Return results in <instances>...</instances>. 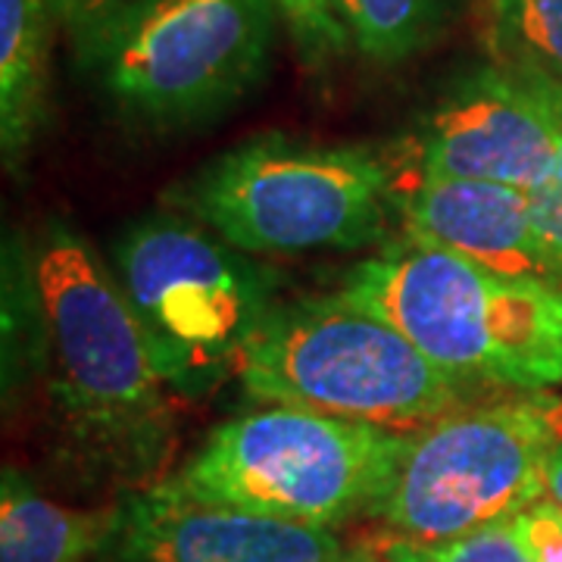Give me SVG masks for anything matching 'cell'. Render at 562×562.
<instances>
[{"label": "cell", "instance_id": "6da1fadb", "mask_svg": "<svg viewBox=\"0 0 562 562\" xmlns=\"http://www.w3.org/2000/svg\"><path fill=\"white\" fill-rule=\"evenodd\" d=\"M63 460L88 482L150 487L176 447V403L113 269L69 222L29 250Z\"/></svg>", "mask_w": 562, "mask_h": 562}, {"label": "cell", "instance_id": "7a4b0ae2", "mask_svg": "<svg viewBox=\"0 0 562 562\" xmlns=\"http://www.w3.org/2000/svg\"><path fill=\"white\" fill-rule=\"evenodd\" d=\"M279 25L276 0H128L69 38L79 72L125 125L176 135L260 88Z\"/></svg>", "mask_w": 562, "mask_h": 562}, {"label": "cell", "instance_id": "3957f363", "mask_svg": "<svg viewBox=\"0 0 562 562\" xmlns=\"http://www.w3.org/2000/svg\"><path fill=\"white\" fill-rule=\"evenodd\" d=\"M169 206L250 257H301L387 241L401 184L372 147L257 135L172 188Z\"/></svg>", "mask_w": 562, "mask_h": 562}, {"label": "cell", "instance_id": "277c9868", "mask_svg": "<svg viewBox=\"0 0 562 562\" xmlns=\"http://www.w3.org/2000/svg\"><path fill=\"white\" fill-rule=\"evenodd\" d=\"M338 294L397 325L465 384L538 394L562 384V297L401 235L357 262Z\"/></svg>", "mask_w": 562, "mask_h": 562}, {"label": "cell", "instance_id": "5b68a950", "mask_svg": "<svg viewBox=\"0 0 562 562\" xmlns=\"http://www.w3.org/2000/svg\"><path fill=\"white\" fill-rule=\"evenodd\" d=\"M110 269L157 375L188 401L241 375L250 344L281 303L272 269L179 210L132 222L113 244Z\"/></svg>", "mask_w": 562, "mask_h": 562}, {"label": "cell", "instance_id": "8992f818", "mask_svg": "<svg viewBox=\"0 0 562 562\" xmlns=\"http://www.w3.org/2000/svg\"><path fill=\"white\" fill-rule=\"evenodd\" d=\"M241 384L260 403L387 431H419L472 391L397 325L341 294L279 303L244 357Z\"/></svg>", "mask_w": 562, "mask_h": 562}, {"label": "cell", "instance_id": "52a82bcc", "mask_svg": "<svg viewBox=\"0 0 562 562\" xmlns=\"http://www.w3.org/2000/svg\"><path fill=\"white\" fill-rule=\"evenodd\" d=\"M409 435L266 403L220 425L172 479L244 513L331 528L375 513Z\"/></svg>", "mask_w": 562, "mask_h": 562}, {"label": "cell", "instance_id": "ba28073f", "mask_svg": "<svg viewBox=\"0 0 562 562\" xmlns=\"http://www.w3.org/2000/svg\"><path fill=\"white\" fill-rule=\"evenodd\" d=\"M562 406L543 397L460 406L409 435L375 506L387 531L443 543L509 525L547 494Z\"/></svg>", "mask_w": 562, "mask_h": 562}, {"label": "cell", "instance_id": "9c48e42d", "mask_svg": "<svg viewBox=\"0 0 562 562\" xmlns=\"http://www.w3.org/2000/svg\"><path fill=\"white\" fill-rule=\"evenodd\" d=\"M391 160L413 166L416 179L494 181L535 191L557 166V135L522 76L497 60L450 81Z\"/></svg>", "mask_w": 562, "mask_h": 562}, {"label": "cell", "instance_id": "30bf717a", "mask_svg": "<svg viewBox=\"0 0 562 562\" xmlns=\"http://www.w3.org/2000/svg\"><path fill=\"white\" fill-rule=\"evenodd\" d=\"M341 553L331 528L206 501L169 475L122 497L98 562H338Z\"/></svg>", "mask_w": 562, "mask_h": 562}, {"label": "cell", "instance_id": "8fae6325", "mask_svg": "<svg viewBox=\"0 0 562 562\" xmlns=\"http://www.w3.org/2000/svg\"><path fill=\"white\" fill-rule=\"evenodd\" d=\"M403 235L491 276L562 297V257L543 241L528 191L462 179H413L401 191Z\"/></svg>", "mask_w": 562, "mask_h": 562}, {"label": "cell", "instance_id": "7c38bea8", "mask_svg": "<svg viewBox=\"0 0 562 562\" xmlns=\"http://www.w3.org/2000/svg\"><path fill=\"white\" fill-rule=\"evenodd\" d=\"M57 20L44 0H0V154L20 176L47 122Z\"/></svg>", "mask_w": 562, "mask_h": 562}, {"label": "cell", "instance_id": "4fadbf2b", "mask_svg": "<svg viewBox=\"0 0 562 562\" xmlns=\"http://www.w3.org/2000/svg\"><path fill=\"white\" fill-rule=\"evenodd\" d=\"M120 503L69 509L47 501L16 469L0 479V562H85L98 557Z\"/></svg>", "mask_w": 562, "mask_h": 562}, {"label": "cell", "instance_id": "5bb4252c", "mask_svg": "<svg viewBox=\"0 0 562 562\" xmlns=\"http://www.w3.org/2000/svg\"><path fill=\"white\" fill-rule=\"evenodd\" d=\"M353 50L379 66L409 60L438 35L447 0H338Z\"/></svg>", "mask_w": 562, "mask_h": 562}, {"label": "cell", "instance_id": "9a60e30c", "mask_svg": "<svg viewBox=\"0 0 562 562\" xmlns=\"http://www.w3.org/2000/svg\"><path fill=\"white\" fill-rule=\"evenodd\" d=\"M497 60L562 81V0H491Z\"/></svg>", "mask_w": 562, "mask_h": 562}, {"label": "cell", "instance_id": "2e32d148", "mask_svg": "<svg viewBox=\"0 0 562 562\" xmlns=\"http://www.w3.org/2000/svg\"><path fill=\"white\" fill-rule=\"evenodd\" d=\"M276 10L306 72H328L353 50L338 0H276Z\"/></svg>", "mask_w": 562, "mask_h": 562}, {"label": "cell", "instance_id": "e0dca14e", "mask_svg": "<svg viewBox=\"0 0 562 562\" xmlns=\"http://www.w3.org/2000/svg\"><path fill=\"white\" fill-rule=\"evenodd\" d=\"M384 562H528L509 525H494L457 541L422 543L394 531L372 538Z\"/></svg>", "mask_w": 562, "mask_h": 562}, {"label": "cell", "instance_id": "ac0fdd59", "mask_svg": "<svg viewBox=\"0 0 562 562\" xmlns=\"http://www.w3.org/2000/svg\"><path fill=\"white\" fill-rule=\"evenodd\" d=\"M513 69L522 76L525 85L535 91V98L543 103L550 125H553V135H557V166L543 184L528 191V210H531L535 228L541 232L543 241L562 257V81L550 79L531 66H513Z\"/></svg>", "mask_w": 562, "mask_h": 562}, {"label": "cell", "instance_id": "d6986e66", "mask_svg": "<svg viewBox=\"0 0 562 562\" xmlns=\"http://www.w3.org/2000/svg\"><path fill=\"white\" fill-rule=\"evenodd\" d=\"M509 528L528 562H562V506L553 501L535 503Z\"/></svg>", "mask_w": 562, "mask_h": 562}, {"label": "cell", "instance_id": "ffe728a7", "mask_svg": "<svg viewBox=\"0 0 562 562\" xmlns=\"http://www.w3.org/2000/svg\"><path fill=\"white\" fill-rule=\"evenodd\" d=\"M44 3L54 13L57 25H63L69 35H76L103 16H110L113 10H120L128 0H44Z\"/></svg>", "mask_w": 562, "mask_h": 562}, {"label": "cell", "instance_id": "44dd1931", "mask_svg": "<svg viewBox=\"0 0 562 562\" xmlns=\"http://www.w3.org/2000/svg\"><path fill=\"white\" fill-rule=\"evenodd\" d=\"M547 497L562 506V438L553 450V457L547 462Z\"/></svg>", "mask_w": 562, "mask_h": 562}, {"label": "cell", "instance_id": "7402d4cb", "mask_svg": "<svg viewBox=\"0 0 562 562\" xmlns=\"http://www.w3.org/2000/svg\"><path fill=\"white\" fill-rule=\"evenodd\" d=\"M338 562H384V557L382 550L375 547V541H360L353 543V547H344Z\"/></svg>", "mask_w": 562, "mask_h": 562}]
</instances>
